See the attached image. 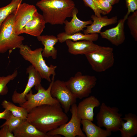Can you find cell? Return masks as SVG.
Masks as SVG:
<instances>
[{
  "label": "cell",
  "mask_w": 137,
  "mask_h": 137,
  "mask_svg": "<svg viewBox=\"0 0 137 137\" xmlns=\"http://www.w3.org/2000/svg\"><path fill=\"white\" fill-rule=\"evenodd\" d=\"M68 119L58 103L34 108L28 113L26 120L40 131L47 133L66 123Z\"/></svg>",
  "instance_id": "1"
},
{
  "label": "cell",
  "mask_w": 137,
  "mask_h": 137,
  "mask_svg": "<svg viewBox=\"0 0 137 137\" xmlns=\"http://www.w3.org/2000/svg\"><path fill=\"white\" fill-rule=\"evenodd\" d=\"M42 12L46 23L63 25L67 18L72 17L75 5L72 0H40L36 4Z\"/></svg>",
  "instance_id": "2"
},
{
  "label": "cell",
  "mask_w": 137,
  "mask_h": 137,
  "mask_svg": "<svg viewBox=\"0 0 137 137\" xmlns=\"http://www.w3.org/2000/svg\"><path fill=\"white\" fill-rule=\"evenodd\" d=\"M19 53L23 58L29 62L40 73L42 79L50 82L51 75H56V66L52 64L50 66L46 64L42 55L43 49L40 47L32 50L27 45L22 44L18 47Z\"/></svg>",
  "instance_id": "3"
},
{
  "label": "cell",
  "mask_w": 137,
  "mask_h": 137,
  "mask_svg": "<svg viewBox=\"0 0 137 137\" xmlns=\"http://www.w3.org/2000/svg\"><path fill=\"white\" fill-rule=\"evenodd\" d=\"M25 38L17 35L14 25L13 13L9 15L2 23L0 29V53L11 51L22 44Z\"/></svg>",
  "instance_id": "4"
},
{
  "label": "cell",
  "mask_w": 137,
  "mask_h": 137,
  "mask_svg": "<svg viewBox=\"0 0 137 137\" xmlns=\"http://www.w3.org/2000/svg\"><path fill=\"white\" fill-rule=\"evenodd\" d=\"M97 81L95 76L83 75L81 72H78L65 83L76 98L82 99L89 96L96 85Z\"/></svg>",
  "instance_id": "5"
},
{
  "label": "cell",
  "mask_w": 137,
  "mask_h": 137,
  "mask_svg": "<svg viewBox=\"0 0 137 137\" xmlns=\"http://www.w3.org/2000/svg\"><path fill=\"white\" fill-rule=\"evenodd\" d=\"M119 110L117 107H111L102 102L96 116L97 126L111 132L119 131L123 121Z\"/></svg>",
  "instance_id": "6"
},
{
  "label": "cell",
  "mask_w": 137,
  "mask_h": 137,
  "mask_svg": "<svg viewBox=\"0 0 137 137\" xmlns=\"http://www.w3.org/2000/svg\"><path fill=\"white\" fill-rule=\"evenodd\" d=\"M55 76H53L51 81L47 89H45L40 84L35 87L38 92L33 94L31 90L26 95L25 99L26 101L20 106L24 108L28 113L37 107L44 105H53L59 103L55 98L52 96L50 90L53 83L54 81Z\"/></svg>",
  "instance_id": "7"
},
{
  "label": "cell",
  "mask_w": 137,
  "mask_h": 137,
  "mask_svg": "<svg viewBox=\"0 0 137 137\" xmlns=\"http://www.w3.org/2000/svg\"><path fill=\"white\" fill-rule=\"evenodd\" d=\"M77 105L76 103L71 106L70 110L72 113L69 122L47 133L49 137H58L62 135L65 137H86L81 128V119L78 115Z\"/></svg>",
  "instance_id": "8"
},
{
  "label": "cell",
  "mask_w": 137,
  "mask_h": 137,
  "mask_svg": "<svg viewBox=\"0 0 137 137\" xmlns=\"http://www.w3.org/2000/svg\"><path fill=\"white\" fill-rule=\"evenodd\" d=\"M92 69L98 72L106 71L114 63L113 48L101 46L98 49L85 55Z\"/></svg>",
  "instance_id": "9"
},
{
  "label": "cell",
  "mask_w": 137,
  "mask_h": 137,
  "mask_svg": "<svg viewBox=\"0 0 137 137\" xmlns=\"http://www.w3.org/2000/svg\"><path fill=\"white\" fill-rule=\"evenodd\" d=\"M50 93L60 104L64 112L67 113L71 106L76 103V98L66 86L65 81L59 80L54 81L52 86Z\"/></svg>",
  "instance_id": "10"
},
{
  "label": "cell",
  "mask_w": 137,
  "mask_h": 137,
  "mask_svg": "<svg viewBox=\"0 0 137 137\" xmlns=\"http://www.w3.org/2000/svg\"><path fill=\"white\" fill-rule=\"evenodd\" d=\"M37 11L36 7L33 5L24 3L18 6L13 13L14 25L17 35H20L22 28L31 19L33 14Z\"/></svg>",
  "instance_id": "11"
},
{
  "label": "cell",
  "mask_w": 137,
  "mask_h": 137,
  "mask_svg": "<svg viewBox=\"0 0 137 137\" xmlns=\"http://www.w3.org/2000/svg\"><path fill=\"white\" fill-rule=\"evenodd\" d=\"M26 73L28 74L27 83L23 91L20 93L16 90L13 92L11 99L15 104L21 105L26 101L25 97L34 86L37 87L41 84V77L39 72L32 65L29 66L26 69Z\"/></svg>",
  "instance_id": "12"
},
{
  "label": "cell",
  "mask_w": 137,
  "mask_h": 137,
  "mask_svg": "<svg viewBox=\"0 0 137 137\" xmlns=\"http://www.w3.org/2000/svg\"><path fill=\"white\" fill-rule=\"evenodd\" d=\"M126 20L124 18L119 20L115 27L101 32L100 33V36L116 46L122 44L125 39L124 28Z\"/></svg>",
  "instance_id": "13"
},
{
  "label": "cell",
  "mask_w": 137,
  "mask_h": 137,
  "mask_svg": "<svg viewBox=\"0 0 137 137\" xmlns=\"http://www.w3.org/2000/svg\"><path fill=\"white\" fill-rule=\"evenodd\" d=\"M100 105L99 100L95 96H91L86 97L77 106L78 116L82 119L94 121V109Z\"/></svg>",
  "instance_id": "14"
},
{
  "label": "cell",
  "mask_w": 137,
  "mask_h": 137,
  "mask_svg": "<svg viewBox=\"0 0 137 137\" xmlns=\"http://www.w3.org/2000/svg\"><path fill=\"white\" fill-rule=\"evenodd\" d=\"M65 42L68 47V52L73 55H85L96 50L101 46L93 42L89 41L74 42L68 39Z\"/></svg>",
  "instance_id": "15"
},
{
  "label": "cell",
  "mask_w": 137,
  "mask_h": 137,
  "mask_svg": "<svg viewBox=\"0 0 137 137\" xmlns=\"http://www.w3.org/2000/svg\"><path fill=\"white\" fill-rule=\"evenodd\" d=\"M46 24L42 15L37 11L33 14L31 19L22 28L20 34L25 33L37 37L42 32Z\"/></svg>",
  "instance_id": "16"
},
{
  "label": "cell",
  "mask_w": 137,
  "mask_h": 137,
  "mask_svg": "<svg viewBox=\"0 0 137 137\" xmlns=\"http://www.w3.org/2000/svg\"><path fill=\"white\" fill-rule=\"evenodd\" d=\"M91 18L93 20L92 22L90 25L87 26L85 29L83 30L84 34L100 33L101 28L104 27L115 24L118 22L116 16L109 18L107 16L99 17L93 14Z\"/></svg>",
  "instance_id": "17"
},
{
  "label": "cell",
  "mask_w": 137,
  "mask_h": 137,
  "mask_svg": "<svg viewBox=\"0 0 137 137\" xmlns=\"http://www.w3.org/2000/svg\"><path fill=\"white\" fill-rule=\"evenodd\" d=\"M78 12V10L75 7L73 10L71 20L68 21L66 20L64 22V32L66 34L72 35L81 31H83V28H86L87 25L92 23V20L83 21L79 19L77 16Z\"/></svg>",
  "instance_id": "18"
},
{
  "label": "cell",
  "mask_w": 137,
  "mask_h": 137,
  "mask_svg": "<svg viewBox=\"0 0 137 137\" xmlns=\"http://www.w3.org/2000/svg\"><path fill=\"white\" fill-rule=\"evenodd\" d=\"M14 137H49L25 120L12 132Z\"/></svg>",
  "instance_id": "19"
},
{
  "label": "cell",
  "mask_w": 137,
  "mask_h": 137,
  "mask_svg": "<svg viewBox=\"0 0 137 137\" xmlns=\"http://www.w3.org/2000/svg\"><path fill=\"white\" fill-rule=\"evenodd\" d=\"M44 46L42 55L43 57L48 58L51 57L54 59L57 57V50L54 46L58 42L57 37L53 35H40L37 37Z\"/></svg>",
  "instance_id": "20"
},
{
  "label": "cell",
  "mask_w": 137,
  "mask_h": 137,
  "mask_svg": "<svg viewBox=\"0 0 137 137\" xmlns=\"http://www.w3.org/2000/svg\"><path fill=\"white\" fill-rule=\"evenodd\" d=\"M123 121L121 123L119 131L122 137H132L137 134V116L130 113L126 114L122 118Z\"/></svg>",
  "instance_id": "21"
},
{
  "label": "cell",
  "mask_w": 137,
  "mask_h": 137,
  "mask_svg": "<svg viewBox=\"0 0 137 137\" xmlns=\"http://www.w3.org/2000/svg\"><path fill=\"white\" fill-rule=\"evenodd\" d=\"M81 124L82 126V130L87 137H107L112 134L111 132L102 129L88 119L81 120Z\"/></svg>",
  "instance_id": "22"
},
{
  "label": "cell",
  "mask_w": 137,
  "mask_h": 137,
  "mask_svg": "<svg viewBox=\"0 0 137 137\" xmlns=\"http://www.w3.org/2000/svg\"><path fill=\"white\" fill-rule=\"evenodd\" d=\"M98 33L83 34L80 32H76L72 35H68L63 32L58 34L57 36L58 41L62 43L68 39L74 42L78 41L87 40L92 42L96 41L98 39Z\"/></svg>",
  "instance_id": "23"
},
{
  "label": "cell",
  "mask_w": 137,
  "mask_h": 137,
  "mask_svg": "<svg viewBox=\"0 0 137 137\" xmlns=\"http://www.w3.org/2000/svg\"><path fill=\"white\" fill-rule=\"evenodd\" d=\"M2 107L10 111L14 116L21 118L23 120L27 119L28 113L22 107H18L10 101L5 100L1 104Z\"/></svg>",
  "instance_id": "24"
},
{
  "label": "cell",
  "mask_w": 137,
  "mask_h": 137,
  "mask_svg": "<svg viewBox=\"0 0 137 137\" xmlns=\"http://www.w3.org/2000/svg\"><path fill=\"white\" fill-rule=\"evenodd\" d=\"M22 0H12L6 6L0 8V29L1 25L7 18L13 13L21 4Z\"/></svg>",
  "instance_id": "25"
},
{
  "label": "cell",
  "mask_w": 137,
  "mask_h": 137,
  "mask_svg": "<svg viewBox=\"0 0 137 137\" xmlns=\"http://www.w3.org/2000/svg\"><path fill=\"white\" fill-rule=\"evenodd\" d=\"M127 24L130 31V33L134 39L137 41V11L132 12L127 17Z\"/></svg>",
  "instance_id": "26"
},
{
  "label": "cell",
  "mask_w": 137,
  "mask_h": 137,
  "mask_svg": "<svg viewBox=\"0 0 137 137\" xmlns=\"http://www.w3.org/2000/svg\"><path fill=\"white\" fill-rule=\"evenodd\" d=\"M25 120L21 118L14 116L11 112L5 122L0 126V127L6 125L10 131L12 132L15 128Z\"/></svg>",
  "instance_id": "27"
},
{
  "label": "cell",
  "mask_w": 137,
  "mask_h": 137,
  "mask_svg": "<svg viewBox=\"0 0 137 137\" xmlns=\"http://www.w3.org/2000/svg\"><path fill=\"white\" fill-rule=\"evenodd\" d=\"M18 74V71L16 70L12 74L5 76H0V94L4 95L7 93V85L11 81L13 80Z\"/></svg>",
  "instance_id": "28"
},
{
  "label": "cell",
  "mask_w": 137,
  "mask_h": 137,
  "mask_svg": "<svg viewBox=\"0 0 137 137\" xmlns=\"http://www.w3.org/2000/svg\"><path fill=\"white\" fill-rule=\"evenodd\" d=\"M97 7L105 12L109 13L111 11L112 5L108 2L105 0H93Z\"/></svg>",
  "instance_id": "29"
},
{
  "label": "cell",
  "mask_w": 137,
  "mask_h": 137,
  "mask_svg": "<svg viewBox=\"0 0 137 137\" xmlns=\"http://www.w3.org/2000/svg\"><path fill=\"white\" fill-rule=\"evenodd\" d=\"M86 6L90 8L94 11L95 15L99 17L101 16V14L106 15V13L99 9L93 0H82Z\"/></svg>",
  "instance_id": "30"
},
{
  "label": "cell",
  "mask_w": 137,
  "mask_h": 137,
  "mask_svg": "<svg viewBox=\"0 0 137 137\" xmlns=\"http://www.w3.org/2000/svg\"><path fill=\"white\" fill-rule=\"evenodd\" d=\"M126 3L128 11L124 18L127 19L130 13H132L137 10V0H126Z\"/></svg>",
  "instance_id": "31"
},
{
  "label": "cell",
  "mask_w": 137,
  "mask_h": 137,
  "mask_svg": "<svg viewBox=\"0 0 137 137\" xmlns=\"http://www.w3.org/2000/svg\"><path fill=\"white\" fill-rule=\"evenodd\" d=\"M0 128V137H14L13 133L10 131L6 125Z\"/></svg>",
  "instance_id": "32"
},
{
  "label": "cell",
  "mask_w": 137,
  "mask_h": 137,
  "mask_svg": "<svg viewBox=\"0 0 137 137\" xmlns=\"http://www.w3.org/2000/svg\"><path fill=\"white\" fill-rule=\"evenodd\" d=\"M11 112L8 110L5 109L4 111L2 112H0V119H2L6 120Z\"/></svg>",
  "instance_id": "33"
},
{
  "label": "cell",
  "mask_w": 137,
  "mask_h": 137,
  "mask_svg": "<svg viewBox=\"0 0 137 137\" xmlns=\"http://www.w3.org/2000/svg\"><path fill=\"white\" fill-rule=\"evenodd\" d=\"M109 2L112 5L118 3L120 0H105Z\"/></svg>",
  "instance_id": "34"
}]
</instances>
